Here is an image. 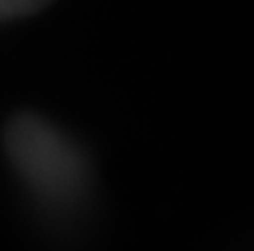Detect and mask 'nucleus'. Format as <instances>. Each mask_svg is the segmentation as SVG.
<instances>
[{
    "mask_svg": "<svg viewBox=\"0 0 254 251\" xmlns=\"http://www.w3.org/2000/svg\"><path fill=\"white\" fill-rule=\"evenodd\" d=\"M5 148L42 207L62 214L82 204L89 167L77 143L57 126L37 116H20L5 131Z\"/></svg>",
    "mask_w": 254,
    "mask_h": 251,
    "instance_id": "1",
    "label": "nucleus"
}]
</instances>
